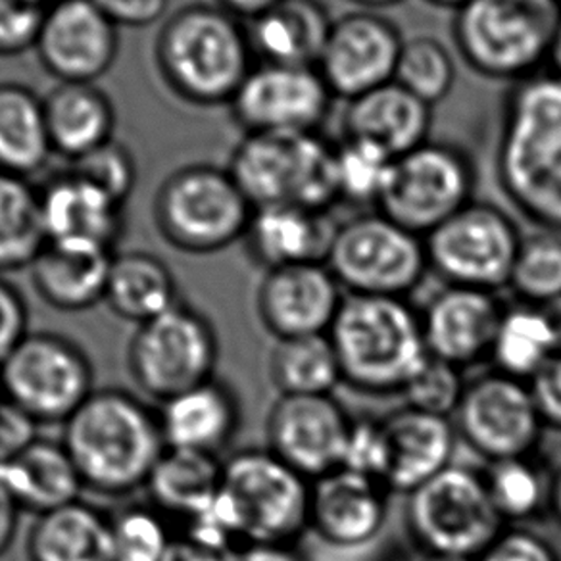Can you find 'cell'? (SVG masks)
<instances>
[{
    "instance_id": "cell-1",
    "label": "cell",
    "mask_w": 561,
    "mask_h": 561,
    "mask_svg": "<svg viewBox=\"0 0 561 561\" xmlns=\"http://www.w3.org/2000/svg\"><path fill=\"white\" fill-rule=\"evenodd\" d=\"M496 172L515 210L561 234V78L515 81L502 106Z\"/></svg>"
},
{
    "instance_id": "cell-2",
    "label": "cell",
    "mask_w": 561,
    "mask_h": 561,
    "mask_svg": "<svg viewBox=\"0 0 561 561\" xmlns=\"http://www.w3.org/2000/svg\"><path fill=\"white\" fill-rule=\"evenodd\" d=\"M62 445L85 489L104 496L145 489L168 448L158 412L119 389L94 390L64 423Z\"/></svg>"
},
{
    "instance_id": "cell-3",
    "label": "cell",
    "mask_w": 561,
    "mask_h": 561,
    "mask_svg": "<svg viewBox=\"0 0 561 561\" xmlns=\"http://www.w3.org/2000/svg\"><path fill=\"white\" fill-rule=\"evenodd\" d=\"M328 335L343 381L369 394L402 392L430 358L421 316L400 297L348 295Z\"/></svg>"
},
{
    "instance_id": "cell-4",
    "label": "cell",
    "mask_w": 561,
    "mask_h": 561,
    "mask_svg": "<svg viewBox=\"0 0 561 561\" xmlns=\"http://www.w3.org/2000/svg\"><path fill=\"white\" fill-rule=\"evenodd\" d=\"M157 60L173 93L198 106L231 104L254 68L244 22L208 4L185 7L165 22Z\"/></svg>"
},
{
    "instance_id": "cell-5",
    "label": "cell",
    "mask_w": 561,
    "mask_h": 561,
    "mask_svg": "<svg viewBox=\"0 0 561 561\" xmlns=\"http://www.w3.org/2000/svg\"><path fill=\"white\" fill-rule=\"evenodd\" d=\"M227 172L254 208L298 204L328 214L341 201L336 142L320 131L247 133Z\"/></svg>"
},
{
    "instance_id": "cell-6",
    "label": "cell",
    "mask_w": 561,
    "mask_h": 561,
    "mask_svg": "<svg viewBox=\"0 0 561 561\" xmlns=\"http://www.w3.org/2000/svg\"><path fill=\"white\" fill-rule=\"evenodd\" d=\"M561 0H469L453 33L461 58L484 78L522 81L548 64Z\"/></svg>"
},
{
    "instance_id": "cell-7",
    "label": "cell",
    "mask_w": 561,
    "mask_h": 561,
    "mask_svg": "<svg viewBox=\"0 0 561 561\" xmlns=\"http://www.w3.org/2000/svg\"><path fill=\"white\" fill-rule=\"evenodd\" d=\"M252 211L231 173L206 164L172 173L154 203L160 233L187 254H214L244 239Z\"/></svg>"
},
{
    "instance_id": "cell-8",
    "label": "cell",
    "mask_w": 561,
    "mask_h": 561,
    "mask_svg": "<svg viewBox=\"0 0 561 561\" xmlns=\"http://www.w3.org/2000/svg\"><path fill=\"white\" fill-rule=\"evenodd\" d=\"M323 264L351 295L404 298L425 277L430 257L421 234L374 211L335 227Z\"/></svg>"
},
{
    "instance_id": "cell-9",
    "label": "cell",
    "mask_w": 561,
    "mask_h": 561,
    "mask_svg": "<svg viewBox=\"0 0 561 561\" xmlns=\"http://www.w3.org/2000/svg\"><path fill=\"white\" fill-rule=\"evenodd\" d=\"M405 523L423 552L477 560L506 522L484 476L453 463L408 494Z\"/></svg>"
},
{
    "instance_id": "cell-10",
    "label": "cell",
    "mask_w": 561,
    "mask_h": 561,
    "mask_svg": "<svg viewBox=\"0 0 561 561\" xmlns=\"http://www.w3.org/2000/svg\"><path fill=\"white\" fill-rule=\"evenodd\" d=\"M221 491L233 504L242 546L295 545L310 529V479L270 448H249L224 460Z\"/></svg>"
},
{
    "instance_id": "cell-11",
    "label": "cell",
    "mask_w": 561,
    "mask_h": 561,
    "mask_svg": "<svg viewBox=\"0 0 561 561\" xmlns=\"http://www.w3.org/2000/svg\"><path fill=\"white\" fill-rule=\"evenodd\" d=\"M0 392L39 425H64L93 394V366L70 339L27 333L0 366Z\"/></svg>"
},
{
    "instance_id": "cell-12",
    "label": "cell",
    "mask_w": 561,
    "mask_h": 561,
    "mask_svg": "<svg viewBox=\"0 0 561 561\" xmlns=\"http://www.w3.org/2000/svg\"><path fill=\"white\" fill-rule=\"evenodd\" d=\"M218 358V335L210 320L180 302L139 325L129 344L127 366L142 392L165 402L214 379Z\"/></svg>"
},
{
    "instance_id": "cell-13",
    "label": "cell",
    "mask_w": 561,
    "mask_h": 561,
    "mask_svg": "<svg viewBox=\"0 0 561 561\" xmlns=\"http://www.w3.org/2000/svg\"><path fill=\"white\" fill-rule=\"evenodd\" d=\"M476 172L463 150L427 140L394 158L377 211L427 237L456 211L473 203Z\"/></svg>"
},
{
    "instance_id": "cell-14",
    "label": "cell",
    "mask_w": 561,
    "mask_h": 561,
    "mask_svg": "<svg viewBox=\"0 0 561 561\" xmlns=\"http://www.w3.org/2000/svg\"><path fill=\"white\" fill-rule=\"evenodd\" d=\"M425 239L430 267L448 285L494 290L510 285L522 237L506 211L469 203Z\"/></svg>"
},
{
    "instance_id": "cell-15",
    "label": "cell",
    "mask_w": 561,
    "mask_h": 561,
    "mask_svg": "<svg viewBox=\"0 0 561 561\" xmlns=\"http://www.w3.org/2000/svg\"><path fill=\"white\" fill-rule=\"evenodd\" d=\"M456 417L463 440L491 463L530 458L545 430L529 382L502 371L469 381Z\"/></svg>"
},
{
    "instance_id": "cell-16",
    "label": "cell",
    "mask_w": 561,
    "mask_h": 561,
    "mask_svg": "<svg viewBox=\"0 0 561 561\" xmlns=\"http://www.w3.org/2000/svg\"><path fill=\"white\" fill-rule=\"evenodd\" d=\"M335 94L316 66L254 64L231 101L247 133L320 131Z\"/></svg>"
},
{
    "instance_id": "cell-17",
    "label": "cell",
    "mask_w": 561,
    "mask_h": 561,
    "mask_svg": "<svg viewBox=\"0 0 561 561\" xmlns=\"http://www.w3.org/2000/svg\"><path fill=\"white\" fill-rule=\"evenodd\" d=\"M404 39L397 25L374 12H351L331 25L318 70L335 99L354 101L394 81Z\"/></svg>"
},
{
    "instance_id": "cell-18",
    "label": "cell",
    "mask_w": 561,
    "mask_h": 561,
    "mask_svg": "<svg viewBox=\"0 0 561 561\" xmlns=\"http://www.w3.org/2000/svg\"><path fill=\"white\" fill-rule=\"evenodd\" d=\"M351 427L331 394L279 397L267 417V448L312 481L343 468Z\"/></svg>"
},
{
    "instance_id": "cell-19",
    "label": "cell",
    "mask_w": 561,
    "mask_h": 561,
    "mask_svg": "<svg viewBox=\"0 0 561 561\" xmlns=\"http://www.w3.org/2000/svg\"><path fill=\"white\" fill-rule=\"evenodd\" d=\"M117 25L93 0H56L41 25L35 50L60 83H94L116 62Z\"/></svg>"
},
{
    "instance_id": "cell-20",
    "label": "cell",
    "mask_w": 561,
    "mask_h": 561,
    "mask_svg": "<svg viewBox=\"0 0 561 561\" xmlns=\"http://www.w3.org/2000/svg\"><path fill=\"white\" fill-rule=\"evenodd\" d=\"M343 300L328 265L306 262L265 273L257 289V313L277 341L328 335Z\"/></svg>"
},
{
    "instance_id": "cell-21",
    "label": "cell",
    "mask_w": 561,
    "mask_h": 561,
    "mask_svg": "<svg viewBox=\"0 0 561 561\" xmlns=\"http://www.w3.org/2000/svg\"><path fill=\"white\" fill-rule=\"evenodd\" d=\"M504 310L491 290L448 285L421 313L427 351L456 367L476 364L491 354Z\"/></svg>"
},
{
    "instance_id": "cell-22",
    "label": "cell",
    "mask_w": 561,
    "mask_h": 561,
    "mask_svg": "<svg viewBox=\"0 0 561 561\" xmlns=\"http://www.w3.org/2000/svg\"><path fill=\"white\" fill-rule=\"evenodd\" d=\"M387 491L381 481L344 468L313 479L310 529L335 548L369 545L387 523Z\"/></svg>"
},
{
    "instance_id": "cell-23",
    "label": "cell",
    "mask_w": 561,
    "mask_h": 561,
    "mask_svg": "<svg viewBox=\"0 0 561 561\" xmlns=\"http://www.w3.org/2000/svg\"><path fill=\"white\" fill-rule=\"evenodd\" d=\"M47 241L83 242L116 250L125 229V204L73 170L55 173L39 187Z\"/></svg>"
},
{
    "instance_id": "cell-24",
    "label": "cell",
    "mask_w": 561,
    "mask_h": 561,
    "mask_svg": "<svg viewBox=\"0 0 561 561\" xmlns=\"http://www.w3.org/2000/svg\"><path fill=\"white\" fill-rule=\"evenodd\" d=\"M381 421L389 446L382 483L389 491L410 494L453 466L456 430L450 417L404 405Z\"/></svg>"
},
{
    "instance_id": "cell-25",
    "label": "cell",
    "mask_w": 561,
    "mask_h": 561,
    "mask_svg": "<svg viewBox=\"0 0 561 561\" xmlns=\"http://www.w3.org/2000/svg\"><path fill=\"white\" fill-rule=\"evenodd\" d=\"M114 257L96 244L47 241L30 267L33 287L56 310L83 312L104 302Z\"/></svg>"
},
{
    "instance_id": "cell-26",
    "label": "cell",
    "mask_w": 561,
    "mask_h": 561,
    "mask_svg": "<svg viewBox=\"0 0 561 561\" xmlns=\"http://www.w3.org/2000/svg\"><path fill=\"white\" fill-rule=\"evenodd\" d=\"M433 106L390 81L348 101L344 110V137L369 140L398 158L430 140Z\"/></svg>"
},
{
    "instance_id": "cell-27",
    "label": "cell",
    "mask_w": 561,
    "mask_h": 561,
    "mask_svg": "<svg viewBox=\"0 0 561 561\" xmlns=\"http://www.w3.org/2000/svg\"><path fill=\"white\" fill-rule=\"evenodd\" d=\"M158 417L168 448L219 456L239 430L241 408L233 390L214 377L168 398Z\"/></svg>"
},
{
    "instance_id": "cell-28",
    "label": "cell",
    "mask_w": 561,
    "mask_h": 561,
    "mask_svg": "<svg viewBox=\"0 0 561 561\" xmlns=\"http://www.w3.org/2000/svg\"><path fill=\"white\" fill-rule=\"evenodd\" d=\"M335 233L323 211L298 204H272L252 211L247 233L250 256L265 270L285 265L323 262Z\"/></svg>"
},
{
    "instance_id": "cell-29",
    "label": "cell",
    "mask_w": 561,
    "mask_h": 561,
    "mask_svg": "<svg viewBox=\"0 0 561 561\" xmlns=\"http://www.w3.org/2000/svg\"><path fill=\"white\" fill-rule=\"evenodd\" d=\"M333 22L318 0H285L244 27L257 64L318 66Z\"/></svg>"
},
{
    "instance_id": "cell-30",
    "label": "cell",
    "mask_w": 561,
    "mask_h": 561,
    "mask_svg": "<svg viewBox=\"0 0 561 561\" xmlns=\"http://www.w3.org/2000/svg\"><path fill=\"white\" fill-rule=\"evenodd\" d=\"M0 484L22 512L48 514L81 500L83 479L66 446L37 438L25 453L0 466Z\"/></svg>"
},
{
    "instance_id": "cell-31",
    "label": "cell",
    "mask_w": 561,
    "mask_h": 561,
    "mask_svg": "<svg viewBox=\"0 0 561 561\" xmlns=\"http://www.w3.org/2000/svg\"><path fill=\"white\" fill-rule=\"evenodd\" d=\"M30 561H114L112 515L78 500L37 515L27 537Z\"/></svg>"
},
{
    "instance_id": "cell-32",
    "label": "cell",
    "mask_w": 561,
    "mask_h": 561,
    "mask_svg": "<svg viewBox=\"0 0 561 561\" xmlns=\"http://www.w3.org/2000/svg\"><path fill=\"white\" fill-rule=\"evenodd\" d=\"M53 149L70 162L114 139L116 110L93 83H60L45 99Z\"/></svg>"
},
{
    "instance_id": "cell-33",
    "label": "cell",
    "mask_w": 561,
    "mask_h": 561,
    "mask_svg": "<svg viewBox=\"0 0 561 561\" xmlns=\"http://www.w3.org/2000/svg\"><path fill=\"white\" fill-rule=\"evenodd\" d=\"M104 302L122 320L142 325L180 305L178 280L164 260L149 252L116 254Z\"/></svg>"
},
{
    "instance_id": "cell-34",
    "label": "cell",
    "mask_w": 561,
    "mask_h": 561,
    "mask_svg": "<svg viewBox=\"0 0 561 561\" xmlns=\"http://www.w3.org/2000/svg\"><path fill=\"white\" fill-rule=\"evenodd\" d=\"M221 477L224 460L219 456L165 448L145 489L149 492L150 506L185 523L216 496Z\"/></svg>"
},
{
    "instance_id": "cell-35",
    "label": "cell",
    "mask_w": 561,
    "mask_h": 561,
    "mask_svg": "<svg viewBox=\"0 0 561 561\" xmlns=\"http://www.w3.org/2000/svg\"><path fill=\"white\" fill-rule=\"evenodd\" d=\"M53 152L45 101L27 87L0 83V172L30 180Z\"/></svg>"
},
{
    "instance_id": "cell-36",
    "label": "cell",
    "mask_w": 561,
    "mask_h": 561,
    "mask_svg": "<svg viewBox=\"0 0 561 561\" xmlns=\"http://www.w3.org/2000/svg\"><path fill=\"white\" fill-rule=\"evenodd\" d=\"M45 244L39 187L22 175L0 172V273L32 267Z\"/></svg>"
},
{
    "instance_id": "cell-37",
    "label": "cell",
    "mask_w": 561,
    "mask_h": 561,
    "mask_svg": "<svg viewBox=\"0 0 561 561\" xmlns=\"http://www.w3.org/2000/svg\"><path fill=\"white\" fill-rule=\"evenodd\" d=\"M270 375L279 397L331 394L343 381L341 364L329 335L277 341L270 358Z\"/></svg>"
},
{
    "instance_id": "cell-38",
    "label": "cell",
    "mask_w": 561,
    "mask_h": 561,
    "mask_svg": "<svg viewBox=\"0 0 561 561\" xmlns=\"http://www.w3.org/2000/svg\"><path fill=\"white\" fill-rule=\"evenodd\" d=\"M556 352L552 329L538 306L504 310L491 352L499 371L529 382Z\"/></svg>"
},
{
    "instance_id": "cell-39",
    "label": "cell",
    "mask_w": 561,
    "mask_h": 561,
    "mask_svg": "<svg viewBox=\"0 0 561 561\" xmlns=\"http://www.w3.org/2000/svg\"><path fill=\"white\" fill-rule=\"evenodd\" d=\"M492 502L504 522H523L550 506L552 481L530 458L494 461L484 473Z\"/></svg>"
},
{
    "instance_id": "cell-40",
    "label": "cell",
    "mask_w": 561,
    "mask_h": 561,
    "mask_svg": "<svg viewBox=\"0 0 561 561\" xmlns=\"http://www.w3.org/2000/svg\"><path fill=\"white\" fill-rule=\"evenodd\" d=\"M392 164L394 158L374 142L344 137L336 142L339 198L377 208L389 183Z\"/></svg>"
},
{
    "instance_id": "cell-41",
    "label": "cell",
    "mask_w": 561,
    "mask_h": 561,
    "mask_svg": "<svg viewBox=\"0 0 561 561\" xmlns=\"http://www.w3.org/2000/svg\"><path fill=\"white\" fill-rule=\"evenodd\" d=\"M394 81L430 106H435L453 93L456 64L440 41L413 37L402 45Z\"/></svg>"
},
{
    "instance_id": "cell-42",
    "label": "cell",
    "mask_w": 561,
    "mask_h": 561,
    "mask_svg": "<svg viewBox=\"0 0 561 561\" xmlns=\"http://www.w3.org/2000/svg\"><path fill=\"white\" fill-rule=\"evenodd\" d=\"M510 287L523 305L542 306L561 297V234L525 237L515 257Z\"/></svg>"
},
{
    "instance_id": "cell-43",
    "label": "cell",
    "mask_w": 561,
    "mask_h": 561,
    "mask_svg": "<svg viewBox=\"0 0 561 561\" xmlns=\"http://www.w3.org/2000/svg\"><path fill=\"white\" fill-rule=\"evenodd\" d=\"M114 561H165L172 548L165 515L154 506H127L112 515Z\"/></svg>"
},
{
    "instance_id": "cell-44",
    "label": "cell",
    "mask_w": 561,
    "mask_h": 561,
    "mask_svg": "<svg viewBox=\"0 0 561 561\" xmlns=\"http://www.w3.org/2000/svg\"><path fill=\"white\" fill-rule=\"evenodd\" d=\"M466 385L468 382L461 379V367L430 354L417 375L405 385L402 394L410 408L450 417V413L458 412L460 408Z\"/></svg>"
},
{
    "instance_id": "cell-45",
    "label": "cell",
    "mask_w": 561,
    "mask_h": 561,
    "mask_svg": "<svg viewBox=\"0 0 561 561\" xmlns=\"http://www.w3.org/2000/svg\"><path fill=\"white\" fill-rule=\"evenodd\" d=\"M70 170L125 204L137 183V164L131 150L117 139L108 140L85 157L70 162Z\"/></svg>"
},
{
    "instance_id": "cell-46",
    "label": "cell",
    "mask_w": 561,
    "mask_h": 561,
    "mask_svg": "<svg viewBox=\"0 0 561 561\" xmlns=\"http://www.w3.org/2000/svg\"><path fill=\"white\" fill-rule=\"evenodd\" d=\"M343 468L381 483L385 481L389 468V446L381 420L352 421Z\"/></svg>"
},
{
    "instance_id": "cell-47",
    "label": "cell",
    "mask_w": 561,
    "mask_h": 561,
    "mask_svg": "<svg viewBox=\"0 0 561 561\" xmlns=\"http://www.w3.org/2000/svg\"><path fill=\"white\" fill-rule=\"evenodd\" d=\"M47 9L27 0H0V56L24 55L35 48Z\"/></svg>"
},
{
    "instance_id": "cell-48",
    "label": "cell",
    "mask_w": 561,
    "mask_h": 561,
    "mask_svg": "<svg viewBox=\"0 0 561 561\" xmlns=\"http://www.w3.org/2000/svg\"><path fill=\"white\" fill-rule=\"evenodd\" d=\"M477 561H560L546 538L527 529H504Z\"/></svg>"
},
{
    "instance_id": "cell-49",
    "label": "cell",
    "mask_w": 561,
    "mask_h": 561,
    "mask_svg": "<svg viewBox=\"0 0 561 561\" xmlns=\"http://www.w3.org/2000/svg\"><path fill=\"white\" fill-rule=\"evenodd\" d=\"M37 438L39 423L7 398H0V466L25 453Z\"/></svg>"
},
{
    "instance_id": "cell-50",
    "label": "cell",
    "mask_w": 561,
    "mask_h": 561,
    "mask_svg": "<svg viewBox=\"0 0 561 561\" xmlns=\"http://www.w3.org/2000/svg\"><path fill=\"white\" fill-rule=\"evenodd\" d=\"M27 323L30 313L24 295L0 277V366L30 333Z\"/></svg>"
},
{
    "instance_id": "cell-51",
    "label": "cell",
    "mask_w": 561,
    "mask_h": 561,
    "mask_svg": "<svg viewBox=\"0 0 561 561\" xmlns=\"http://www.w3.org/2000/svg\"><path fill=\"white\" fill-rule=\"evenodd\" d=\"M529 387L545 427L561 431V352H556L540 367V371L530 379Z\"/></svg>"
},
{
    "instance_id": "cell-52",
    "label": "cell",
    "mask_w": 561,
    "mask_h": 561,
    "mask_svg": "<svg viewBox=\"0 0 561 561\" xmlns=\"http://www.w3.org/2000/svg\"><path fill=\"white\" fill-rule=\"evenodd\" d=\"M112 24L147 27L157 24L170 7V0H93Z\"/></svg>"
},
{
    "instance_id": "cell-53",
    "label": "cell",
    "mask_w": 561,
    "mask_h": 561,
    "mask_svg": "<svg viewBox=\"0 0 561 561\" xmlns=\"http://www.w3.org/2000/svg\"><path fill=\"white\" fill-rule=\"evenodd\" d=\"M165 561H241V548H219L201 545L191 538H173L172 548Z\"/></svg>"
},
{
    "instance_id": "cell-54",
    "label": "cell",
    "mask_w": 561,
    "mask_h": 561,
    "mask_svg": "<svg viewBox=\"0 0 561 561\" xmlns=\"http://www.w3.org/2000/svg\"><path fill=\"white\" fill-rule=\"evenodd\" d=\"M241 561H305L295 545L257 542L241 548Z\"/></svg>"
},
{
    "instance_id": "cell-55",
    "label": "cell",
    "mask_w": 561,
    "mask_h": 561,
    "mask_svg": "<svg viewBox=\"0 0 561 561\" xmlns=\"http://www.w3.org/2000/svg\"><path fill=\"white\" fill-rule=\"evenodd\" d=\"M20 506L10 496L7 489L0 484V558L9 552L10 546L16 538Z\"/></svg>"
},
{
    "instance_id": "cell-56",
    "label": "cell",
    "mask_w": 561,
    "mask_h": 561,
    "mask_svg": "<svg viewBox=\"0 0 561 561\" xmlns=\"http://www.w3.org/2000/svg\"><path fill=\"white\" fill-rule=\"evenodd\" d=\"M285 0H218V7L241 22H250L270 10L277 9Z\"/></svg>"
},
{
    "instance_id": "cell-57",
    "label": "cell",
    "mask_w": 561,
    "mask_h": 561,
    "mask_svg": "<svg viewBox=\"0 0 561 561\" xmlns=\"http://www.w3.org/2000/svg\"><path fill=\"white\" fill-rule=\"evenodd\" d=\"M545 313L548 325L552 329L553 341H556V351L561 352V297L553 298L546 305L538 306Z\"/></svg>"
},
{
    "instance_id": "cell-58",
    "label": "cell",
    "mask_w": 561,
    "mask_h": 561,
    "mask_svg": "<svg viewBox=\"0 0 561 561\" xmlns=\"http://www.w3.org/2000/svg\"><path fill=\"white\" fill-rule=\"evenodd\" d=\"M548 71H552L558 78H561V16L556 25V32H553L552 45H550Z\"/></svg>"
},
{
    "instance_id": "cell-59",
    "label": "cell",
    "mask_w": 561,
    "mask_h": 561,
    "mask_svg": "<svg viewBox=\"0 0 561 561\" xmlns=\"http://www.w3.org/2000/svg\"><path fill=\"white\" fill-rule=\"evenodd\" d=\"M550 507H552L556 519L561 525V468L553 476L552 489H550Z\"/></svg>"
},
{
    "instance_id": "cell-60",
    "label": "cell",
    "mask_w": 561,
    "mask_h": 561,
    "mask_svg": "<svg viewBox=\"0 0 561 561\" xmlns=\"http://www.w3.org/2000/svg\"><path fill=\"white\" fill-rule=\"evenodd\" d=\"M352 2H356L359 7H366V9H385V7H392L402 0H352Z\"/></svg>"
},
{
    "instance_id": "cell-61",
    "label": "cell",
    "mask_w": 561,
    "mask_h": 561,
    "mask_svg": "<svg viewBox=\"0 0 561 561\" xmlns=\"http://www.w3.org/2000/svg\"><path fill=\"white\" fill-rule=\"evenodd\" d=\"M427 2L440 7V9L460 10L461 7L468 4L469 0H427Z\"/></svg>"
},
{
    "instance_id": "cell-62",
    "label": "cell",
    "mask_w": 561,
    "mask_h": 561,
    "mask_svg": "<svg viewBox=\"0 0 561 561\" xmlns=\"http://www.w3.org/2000/svg\"><path fill=\"white\" fill-rule=\"evenodd\" d=\"M423 561H477L473 558H461V556H433V553H425Z\"/></svg>"
},
{
    "instance_id": "cell-63",
    "label": "cell",
    "mask_w": 561,
    "mask_h": 561,
    "mask_svg": "<svg viewBox=\"0 0 561 561\" xmlns=\"http://www.w3.org/2000/svg\"><path fill=\"white\" fill-rule=\"evenodd\" d=\"M27 2H32V4H37V7H43V9H48L50 4H55L56 0H27Z\"/></svg>"
},
{
    "instance_id": "cell-64",
    "label": "cell",
    "mask_w": 561,
    "mask_h": 561,
    "mask_svg": "<svg viewBox=\"0 0 561 561\" xmlns=\"http://www.w3.org/2000/svg\"><path fill=\"white\" fill-rule=\"evenodd\" d=\"M0 398H2V392H0Z\"/></svg>"
}]
</instances>
